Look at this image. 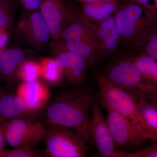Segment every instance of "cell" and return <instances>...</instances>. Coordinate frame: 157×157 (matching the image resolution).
<instances>
[{
  "label": "cell",
  "instance_id": "6da1fadb",
  "mask_svg": "<svg viewBox=\"0 0 157 157\" xmlns=\"http://www.w3.org/2000/svg\"><path fill=\"white\" fill-rule=\"evenodd\" d=\"M95 98L89 91L70 88L59 93L46 111L49 126L72 129L80 135L88 147H95L90 133L91 109Z\"/></svg>",
  "mask_w": 157,
  "mask_h": 157
},
{
  "label": "cell",
  "instance_id": "7a4b0ae2",
  "mask_svg": "<svg viewBox=\"0 0 157 157\" xmlns=\"http://www.w3.org/2000/svg\"><path fill=\"white\" fill-rule=\"evenodd\" d=\"M121 42L128 48L142 47L157 28V15L135 3L119 2L113 14Z\"/></svg>",
  "mask_w": 157,
  "mask_h": 157
},
{
  "label": "cell",
  "instance_id": "3957f363",
  "mask_svg": "<svg viewBox=\"0 0 157 157\" xmlns=\"http://www.w3.org/2000/svg\"><path fill=\"white\" fill-rule=\"evenodd\" d=\"M94 73L99 88L97 98L100 106L120 113L150 140H157L140 112L136 96L113 83L98 70H95Z\"/></svg>",
  "mask_w": 157,
  "mask_h": 157
},
{
  "label": "cell",
  "instance_id": "277c9868",
  "mask_svg": "<svg viewBox=\"0 0 157 157\" xmlns=\"http://www.w3.org/2000/svg\"><path fill=\"white\" fill-rule=\"evenodd\" d=\"M44 141L46 157L87 156L88 146L84 140L74 130L69 128L49 126Z\"/></svg>",
  "mask_w": 157,
  "mask_h": 157
},
{
  "label": "cell",
  "instance_id": "5b68a950",
  "mask_svg": "<svg viewBox=\"0 0 157 157\" xmlns=\"http://www.w3.org/2000/svg\"><path fill=\"white\" fill-rule=\"evenodd\" d=\"M103 74L113 83L136 97L157 93V87L144 79L135 63L128 57L113 64Z\"/></svg>",
  "mask_w": 157,
  "mask_h": 157
},
{
  "label": "cell",
  "instance_id": "8992f818",
  "mask_svg": "<svg viewBox=\"0 0 157 157\" xmlns=\"http://www.w3.org/2000/svg\"><path fill=\"white\" fill-rule=\"evenodd\" d=\"M2 126L6 142L13 147L38 146L44 141L47 130L42 123L26 118L6 121Z\"/></svg>",
  "mask_w": 157,
  "mask_h": 157
},
{
  "label": "cell",
  "instance_id": "52a82bcc",
  "mask_svg": "<svg viewBox=\"0 0 157 157\" xmlns=\"http://www.w3.org/2000/svg\"><path fill=\"white\" fill-rule=\"evenodd\" d=\"M104 109L107 111L106 118L114 140L115 151L131 150L149 140L120 113L109 108Z\"/></svg>",
  "mask_w": 157,
  "mask_h": 157
},
{
  "label": "cell",
  "instance_id": "ba28073f",
  "mask_svg": "<svg viewBox=\"0 0 157 157\" xmlns=\"http://www.w3.org/2000/svg\"><path fill=\"white\" fill-rule=\"evenodd\" d=\"M39 10L56 40L79 9L72 0H42Z\"/></svg>",
  "mask_w": 157,
  "mask_h": 157
},
{
  "label": "cell",
  "instance_id": "9c48e42d",
  "mask_svg": "<svg viewBox=\"0 0 157 157\" xmlns=\"http://www.w3.org/2000/svg\"><path fill=\"white\" fill-rule=\"evenodd\" d=\"M16 31L24 41L36 49L45 47L52 38L48 24L38 10L23 14L17 22Z\"/></svg>",
  "mask_w": 157,
  "mask_h": 157
},
{
  "label": "cell",
  "instance_id": "30bf717a",
  "mask_svg": "<svg viewBox=\"0 0 157 157\" xmlns=\"http://www.w3.org/2000/svg\"><path fill=\"white\" fill-rule=\"evenodd\" d=\"M90 133L95 147L101 157H113L115 144L107 118L95 98L91 109Z\"/></svg>",
  "mask_w": 157,
  "mask_h": 157
},
{
  "label": "cell",
  "instance_id": "8fae6325",
  "mask_svg": "<svg viewBox=\"0 0 157 157\" xmlns=\"http://www.w3.org/2000/svg\"><path fill=\"white\" fill-rule=\"evenodd\" d=\"M50 48L54 56V58L63 70L65 78L75 85L83 84L85 79L86 70L88 67L85 59L52 41Z\"/></svg>",
  "mask_w": 157,
  "mask_h": 157
},
{
  "label": "cell",
  "instance_id": "7c38bea8",
  "mask_svg": "<svg viewBox=\"0 0 157 157\" xmlns=\"http://www.w3.org/2000/svg\"><path fill=\"white\" fill-rule=\"evenodd\" d=\"M52 42L83 58L89 67L95 66L105 57L104 48L99 36L69 42L60 39L52 40Z\"/></svg>",
  "mask_w": 157,
  "mask_h": 157
},
{
  "label": "cell",
  "instance_id": "4fadbf2b",
  "mask_svg": "<svg viewBox=\"0 0 157 157\" xmlns=\"http://www.w3.org/2000/svg\"><path fill=\"white\" fill-rule=\"evenodd\" d=\"M16 95L24 101L29 108L40 111L48 102L50 92L48 87L39 79L22 82L18 86Z\"/></svg>",
  "mask_w": 157,
  "mask_h": 157
},
{
  "label": "cell",
  "instance_id": "5bb4252c",
  "mask_svg": "<svg viewBox=\"0 0 157 157\" xmlns=\"http://www.w3.org/2000/svg\"><path fill=\"white\" fill-rule=\"evenodd\" d=\"M39 113L29 108L16 95H8L0 99V121L3 122L18 118L35 120Z\"/></svg>",
  "mask_w": 157,
  "mask_h": 157
},
{
  "label": "cell",
  "instance_id": "9a60e30c",
  "mask_svg": "<svg viewBox=\"0 0 157 157\" xmlns=\"http://www.w3.org/2000/svg\"><path fill=\"white\" fill-rule=\"evenodd\" d=\"M25 51L18 47L6 48L0 56V78L8 84L17 79L21 66L28 59Z\"/></svg>",
  "mask_w": 157,
  "mask_h": 157
},
{
  "label": "cell",
  "instance_id": "2e32d148",
  "mask_svg": "<svg viewBox=\"0 0 157 157\" xmlns=\"http://www.w3.org/2000/svg\"><path fill=\"white\" fill-rule=\"evenodd\" d=\"M95 36H99L95 23L79 10L63 32L59 39L69 42Z\"/></svg>",
  "mask_w": 157,
  "mask_h": 157
},
{
  "label": "cell",
  "instance_id": "e0dca14e",
  "mask_svg": "<svg viewBox=\"0 0 157 157\" xmlns=\"http://www.w3.org/2000/svg\"><path fill=\"white\" fill-rule=\"evenodd\" d=\"M94 23L98 27L105 57L113 53L121 43V35L114 15Z\"/></svg>",
  "mask_w": 157,
  "mask_h": 157
},
{
  "label": "cell",
  "instance_id": "ac0fdd59",
  "mask_svg": "<svg viewBox=\"0 0 157 157\" xmlns=\"http://www.w3.org/2000/svg\"><path fill=\"white\" fill-rule=\"evenodd\" d=\"M119 2L95 1L82 4L81 11L93 22L101 21L113 15Z\"/></svg>",
  "mask_w": 157,
  "mask_h": 157
},
{
  "label": "cell",
  "instance_id": "d6986e66",
  "mask_svg": "<svg viewBox=\"0 0 157 157\" xmlns=\"http://www.w3.org/2000/svg\"><path fill=\"white\" fill-rule=\"evenodd\" d=\"M128 57L135 63L144 79L157 87V61L143 53Z\"/></svg>",
  "mask_w": 157,
  "mask_h": 157
},
{
  "label": "cell",
  "instance_id": "ffe728a7",
  "mask_svg": "<svg viewBox=\"0 0 157 157\" xmlns=\"http://www.w3.org/2000/svg\"><path fill=\"white\" fill-rule=\"evenodd\" d=\"M40 65V77L51 84H56L65 78L61 68L58 65L54 58H42Z\"/></svg>",
  "mask_w": 157,
  "mask_h": 157
},
{
  "label": "cell",
  "instance_id": "44dd1931",
  "mask_svg": "<svg viewBox=\"0 0 157 157\" xmlns=\"http://www.w3.org/2000/svg\"><path fill=\"white\" fill-rule=\"evenodd\" d=\"M136 97L141 114L152 133L157 137V107L141 97Z\"/></svg>",
  "mask_w": 157,
  "mask_h": 157
},
{
  "label": "cell",
  "instance_id": "7402d4cb",
  "mask_svg": "<svg viewBox=\"0 0 157 157\" xmlns=\"http://www.w3.org/2000/svg\"><path fill=\"white\" fill-rule=\"evenodd\" d=\"M16 0H0V26L11 32L14 26Z\"/></svg>",
  "mask_w": 157,
  "mask_h": 157
},
{
  "label": "cell",
  "instance_id": "603a6c76",
  "mask_svg": "<svg viewBox=\"0 0 157 157\" xmlns=\"http://www.w3.org/2000/svg\"><path fill=\"white\" fill-rule=\"evenodd\" d=\"M40 70L39 62L27 59L20 68L17 79L27 82L38 80L40 77Z\"/></svg>",
  "mask_w": 157,
  "mask_h": 157
},
{
  "label": "cell",
  "instance_id": "cb8c5ba5",
  "mask_svg": "<svg viewBox=\"0 0 157 157\" xmlns=\"http://www.w3.org/2000/svg\"><path fill=\"white\" fill-rule=\"evenodd\" d=\"M45 150L37 148V146H20L13 149L3 152L1 157H45Z\"/></svg>",
  "mask_w": 157,
  "mask_h": 157
},
{
  "label": "cell",
  "instance_id": "d4e9b609",
  "mask_svg": "<svg viewBox=\"0 0 157 157\" xmlns=\"http://www.w3.org/2000/svg\"><path fill=\"white\" fill-rule=\"evenodd\" d=\"M113 157H157V144L135 152L116 151Z\"/></svg>",
  "mask_w": 157,
  "mask_h": 157
},
{
  "label": "cell",
  "instance_id": "484cf974",
  "mask_svg": "<svg viewBox=\"0 0 157 157\" xmlns=\"http://www.w3.org/2000/svg\"><path fill=\"white\" fill-rule=\"evenodd\" d=\"M142 47L144 48L143 53L157 61V28L152 33Z\"/></svg>",
  "mask_w": 157,
  "mask_h": 157
},
{
  "label": "cell",
  "instance_id": "4316f807",
  "mask_svg": "<svg viewBox=\"0 0 157 157\" xmlns=\"http://www.w3.org/2000/svg\"><path fill=\"white\" fill-rule=\"evenodd\" d=\"M122 1L138 4L157 15V0H122Z\"/></svg>",
  "mask_w": 157,
  "mask_h": 157
},
{
  "label": "cell",
  "instance_id": "83f0119b",
  "mask_svg": "<svg viewBox=\"0 0 157 157\" xmlns=\"http://www.w3.org/2000/svg\"><path fill=\"white\" fill-rule=\"evenodd\" d=\"M42 0H19L23 8L28 11L39 9Z\"/></svg>",
  "mask_w": 157,
  "mask_h": 157
},
{
  "label": "cell",
  "instance_id": "f1b7e54d",
  "mask_svg": "<svg viewBox=\"0 0 157 157\" xmlns=\"http://www.w3.org/2000/svg\"><path fill=\"white\" fill-rule=\"evenodd\" d=\"M10 33L7 29L0 26V47L7 48L10 39Z\"/></svg>",
  "mask_w": 157,
  "mask_h": 157
},
{
  "label": "cell",
  "instance_id": "f546056e",
  "mask_svg": "<svg viewBox=\"0 0 157 157\" xmlns=\"http://www.w3.org/2000/svg\"><path fill=\"white\" fill-rule=\"evenodd\" d=\"M3 122L0 121V157L5 151V143L6 142V138L4 135L2 126Z\"/></svg>",
  "mask_w": 157,
  "mask_h": 157
},
{
  "label": "cell",
  "instance_id": "4dcf8cb0",
  "mask_svg": "<svg viewBox=\"0 0 157 157\" xmlns=\"http://www.w3.org/2000/svg\"><path fill=\"white\" fill-rule=\"evenodd\" d=\"M141 98L145 99L150 103H151L152 104L157 107V94L147 95L144 96V97H141Z\"/></svg>",
  "mask_w": 157,
  "mask_h": 157
},
{
  "label": "cell",
  "instance_id": "1f68e13d",
  "mask_svg": "<svg viewBox=\"0 0 157 157\" xmlns=\"http://www.w3.org/2000/svg\"><path fill=\"white\" fill-rule=\"evenodd\" d=\"M79 2L82 4L84 3L91 2L95 1H102V2H117V0H77Z\"/></svg>",
  "mask_w": 157,
  "mask_h": 157
},
{
  "label": "cell",
  "instance_id": "d6a6232c",
  "mask_svg": "<svg viewBox=\"0 0 157 157\" xmlns=\"http://www.w3.org/2000/svg\"><path fill=\"white\" fill-rule=\"evenodd\" d=\"M7 48H2V47H0V56L2 54L3 52L5 50V49Z\"/></svg>",
  "mask_w": 157,
  "mask_h": 157
}]
</instances>
